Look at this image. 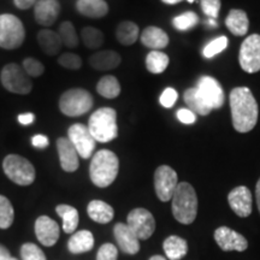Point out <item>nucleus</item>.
Wrapping results in <instances>:
<instances>
[{
    "instance_id": "nucleus-40",
    "label": "nucleus",
    "mask_w": 260,
    "mask_h": 260,
    "mask_svg": "<svg viewBox=\"0 0 260 260\" xmlns=\"http://www.w3.org/2000/svg\"><path fill=\"white\" fill-rule=\"evenodd\" d=\"M21 256L23 260H46L44 252L34 243H24L21 247Z\"/></svg>"
},
{
    "instance_id": "nucleus-49",
    "label": "nucleus",
    "mask_w": 260,
    "mask_h": 260,
    "mask_svg": "<svg viewBox=\"0 0 260 260\" xmlns=\"http://www.w3.org/2000/svg\"><path fill=\"white\" fill-rule=\"evenodd\" d=\"M255 199H256V205H258V210L260 213V178L256 182V186H255Z\"/></svg>"
},
{
    "instance_id": "nucleus-42",
    "label": "nucleus",
    "mask_w": 260,
    "mask_h": 260,
    "mask_svg": "<svg viewBox=\"0 0 260 260\" xmlns=\"http://www.w3.org/2000/svg\"><path fill=\"white\" fill-rule=\"evenodd\" d=\"M118 249L112 243H105L99 248L96 254V260H117Z\"/></svg>"
},
{
    "instance_id": "nucleus-12",
    "label": "nucleus",
    "mask_w": 260,
    "mask_h": 260,
    "mask_svg": "<svg viewBox=\"0 0 260 260\" xmlns=\"http://www.w3.org/2000/svg\"><path fill=\"white\" fill-rule=\"evenodd\" d=\"M126 224L135 235L138 236L139 240H147L153 235L155 230V220L153 214L149 212L148 210L139 209L132 210L126 218Z\"/></svg>"
},
{
    "instance_id": "nucleus-31",
    "label": "nucleus",
    "mask_w": 260,
    "mask_h": 260,
    "mask_svg": "<svg viewBox=\"0 0 260 260\" xmlns=\"http://www.w3.org/2000/svg\"><path fill=\"white\" fill-rule=\"evenodd\" d=\"M96 92L106 99H116L121 94V84L115 76L107 75L99 80L96 84Z\"/></svg>"
},
{
    "instance_id": "nucleus-14",
    "label": "nucleus",
    "mask_w": 260,
    "mask_h": 260,
    "mask_svg": "<svg viewBox=\"0 0 260 260\" xmlns=\"http://www.w3.org/2000/svg\"><path fill=\"white\" fill-rule=\"evenodd\" d=\"M214 240L223 251L243 252L248 247L246 237L228 226H220L214 232Z\"/></svg>"
},
{
    "instance_id": "nucleus-6",
    "label": "nucleus",
    "mask_w": 260,
    "mask_h": 260,
    "mask_svg": "<svg viewBox=\"0 0 260 260\" xmlns=\"http://www.w3.org/2000/svg\"><path fill=\"white\" fill-rule=\"evenodd\" d=\"M3 169L9 180L18 186H30L37 176L34 165L18 154L6 155L3 161Z\"/></svg>"
},
{
    "instance_id": "nucleus-39",
    "label": "nucleus",
    "mask_w": 260,
    "mask_h": 260,
    "mask_svg": "<svg viewBox=\"0 0 260 260\" xmlns=\"http://www.w3.org/2000/svg\"><path fill=\"white\" fill-rule=\"evenodd\" d=\"M58 63L60 67L68 70H79L82 67V59L79 54L71 53V52H65L58 58Z\"/></svg>"
},
{
    "instance_id": "nucleus-8",
    "label": "nucleus",
    "mask_w": 260,
    "mask_h": 260,
    "mask_svg": "<svg viewBox=\"0 0 260 260\" xmlns=\"http://www.w3.org/2000/svg\"><path fill=\"white\" fill-rule=\"evenodd\" d=\"M0 81L4 88L10 93L27 95L32 89L30 77L25 74L22 65L16 63H9L3 68L0 73Z\"/></svg>"
},
{
    "instance_id": "nucleus-17",
    "label": "nucleus",
    "mask_w": 260,
    "mask_h": 260,
    "mask_svg": "<svg viewBox=\"0 0 260 260\" xmlns=\"http://www.w3.org/2000/svg\"><path fill=\"white\" fill-rule=\"evenodd\" d=\"M113 235L118 243L119 249L126 254H136L140 251V240L128 224L117 223L113 228Z\"/></svg>"
},
{
    "instance_id": "nucleus-45",
    "label": "nucleus",
    "mask_w": 260,
    "mask_h": 260,
    "mask_svg": "<svg viewBox=\"0 0 260 260\" xmlns=\"http://www.w3.org/2000/svg\"><path fill=\"white\" fill-rule=\"evenodd\" d=\"M31 145L34 146L35 148L45 149L46 147H48V145H50V140H48V138H47L46 135L38 134V135L32 136Z\"/></svg>"
},
{
    "instance_id": "nucleus-52",
    "label": "nucleus",
    "mask_w": 260,
    "mask_h": 260,
    "mask_svg": "<svg viewBox=\"0 0 260 260\" xmlns=\"http://www.w3.org/2000/svg\"><path fill=\"white\" fill-rule=\"evenodd\" d=\"M209 24H212V25H217V23H216V21H214L213 18H210L209 19Z\"/></svg>"
},
{
    "instance_id": "nucleus-23",
    "label": "nucleus",
    "mask_w": 260,
    "mask_h": 260,
    "mask_svg": "<svg viewBox=\"0 0 260 260\" xmlns=\"http://www.w3.org/2000/svg\"><path fill=\"white\" fill-rule=\"evenodd\" d=\"M39 46L47 56H56L63 47L59 34L51 29H41L37 35Z\"/></svg>"
},
{
    "instance_id": "nucleus-47",
    "label": "nucleus",
    "mask_w": 260,
    "mask_h": 260,
    "mask_svg": "<svg viewBox=\"0 0 260 260\" xmlns=\"http://www.w3.org/2000/svg\"><path fill=\"white\" fill-rule=\"evenodd\" d=\"M16 8L19 10H28L38 3V0H14Z\"/></svg>"
},
{
    "instance_id": "nucleus-46",
    "label": "nucleus",
    "mask_w": 260,
    "mask_h": 260,
    "mask_svg": "<svg viewBox=\"0 0 260 260\" xmlns=\"http://www.w3.org/2000/svg\"><path fill=\"white\" fill-rule=\"evenodd\" d=\"M35 121V115L31 112H27V113H21L18 116V122L21 123L22 125H30L34 123Z\"/></svg>"
},
{
    "instance_id": "nucleus-11",
    "label": "nucleus",
    "mask_w": 260,
    "mask_h": 260,
    "mask_svg": "<svg viewBox=\"0 0 260 260\" xmlns=\"http://www.w3.org/2000/svg\"><path fill=\"white\" fill-rule=\"evenodd\" d=\"M178 184V177L176 171L169 165H160L154 172V189L158 199L167 203L172 199L176 187Z\"/></svg>"
},
{
    "instance_id": "nucleus-38",
    "label": "nucleus",
    "mask_w": 260,
    "mask_h": 260,
    "mask_svg": "<svg viewBox=\"0 0 260 260\" xmlns=\"http://www.w3.org/2000/svg\"><path fill=\"white\" fill-rule=\"evenodd\" d=\"M22 68L29 77H40L45 73V65L35 58L28 57L22 63Z\"/></svg>"
},
{
    "instance_id": "nucleus-43",
    "label": "nucleus",
    "mask_w": 260,
    "mask_h": 260,
    "mask_svg": "<svg viewBox=\"0 0 260 260\" xmlns=\"http://www.w3.org/2000/svg\"><path fill=\"white\" fill-rule=\"evenodd\" d=\"M177 98L178 93L176 90L171 88V87H168V88H165L164 92L161 93L159 102H160V105L162 107H165V109H171V107L176 104Z\"/></svg>"
},
{
    "instance_id": "nucleus-53",
    "label": "nucleus",
    "mask_w": 260,
    "mask_h": 260,
    "mask_svg": "<svg viewBox=\"0 0 260 260\" xmlns=\"http://www.w3.org/2000/svg\"><path fill=\"white\" fill-rule=\"evenodd\" d=\"M188 3H193V2H195V0H187Z\"/></svg>"
},
{
    "instance_id": "nucleus-51",
    "label": "nucleus",
    "mask_w": 260,
    "mask_h": 260,
    "mask_svg": "<svg viewBox=\"0 0 260 260\" xmlns=\"http://www.w3.org/2000/svg\"><path fill=\"white\" fill-rule=\"evenodd\" d=\"M149 260H167L164 258V256H161V255H153V256H151V258H149Z\"/></svg>"
},
{
    "instance_id": "nucleus-15",
    "label": "nucleus",
    "mask_w": 260,
    "mask_h": 260,
    "mask_svg": "<svg viewBox=\"0 0 260 260\" xmlns=\"http://www.w3.org/2000/svg\"><path fill=\"white\" fill-rule=\"evenodd\" d=\"M228 203L234 212L241 218H246L252 213V193L245 186L234 188L228 195Z\"/></svg>"
},
{
    "instance_id": "nucleus-2",
    "label": "nucleus",
    "mask_w": 260,
    "mask_h": 260,
    "mask_svg": "<svg viewBox=\"0 0 260 260\" xmlns=\"http://www.w3.org/2000/svg\"><path fill=\"white\" fill-rule=\"evenodd\" d=\"M119 170L118 157L110 149H100L93 155L89 176L94 186L106 188L115 182Z\"/></svg>"
},
{
    "instance_id": "nucleus-26",
    "label": "nucleus",
    "mask_w": 260,
    "mask_h": 260,
    "mask_svg": "<svg viewBox=\"0 0 260 260\" xmlns=\"http://www.w3.org/2000/svg\"><path fill=\"white\" fill-rule=\"evenodd\" d=\"M94 246V236L89 230H81L74 234L68 242V248L73 254L89 252Z\"/></svg>"
},
{
    "instance_id": "nucleus-54",
    "label": "nucleus",
    "mask_w": 260,
    "mask_h": 260,
    "mask_svg": "<svg viewBox=\"0 0 260 260\" xmlns=\"http://www.w3.org/2000/svg\"><path fill=\"white\" fill-rule=\"evenodd\" d=\"M9 260H18V259H16V258H12V256H11V258H10Z\"/></svg>"
},
{
    "instance_id": "nucleus-37",
    "label": "nucleus",
    "mask_w": 260,
    "mask_h": 260,
    "mask_svg": "<svg viewBox=\"0 0 260 260\" xmlns=\"http://www.w3.org/2000/svg\"><path fill=\"white\" fill-rule=\"evenodd\" d=\"M226 46H228V38L224 37V35L218 37L217 39H214V40L209 42V44L205 46L203 51L204 57L212 58L214 56H217V54L220 53V52L225 50Z\"/></svg>"
},
{
    "instance_id": "nucleus-32",
    "label": "nucleus",
    "mask_w": 260,
    "mask_h": 260,
    "mask_svg": "<svg viewBox=\"0 0 260 260\" xmlns=\"http://www.w3.org/2000/svg\"><path fill=\"white\" fill-rule=\"evenodd\" d=\"M170 63L168 54L161 51H151L146 57V68L151 74L159 75L167 70Z\"/></svg>"
},
{
    "instance_id": "nucleus-50",
    "label": "nucleus",
    "mask_w": 260,
    "mask_h": 260,
    "mask_svg": "<svg viewBox=\"0 0 260 260\" xmlns=\"http://www.w3.org/2000/svg\"><path fill=\"white\" fill-rule=\"evenodd\" d=\"M161 2L167 5H176L178 3L183 2V0H161Z\"/></svg>"
},
{
    "instance_id": "nucleus-41",
    "label": "nucleus",
    "mask_w": 260,
    "mask_h": 260,
    "mask_svg": "<svg viewBox=\"0 0 260 260\" xmlns=\"http://www.w3.org/2000/svg\"><path fill=\"white\" fill-rule=\"evenodd\" d=\"M201 4V10L207 17L210 18H217L219 15L220 6H222V3L220 0H200Z\"/></svg>"
},
{
    "instance_id": "nucleus-48",
    "label": "nucleus",
    "mask_w": 260,
    "mask_h": 260,
    "mask_svg": "<svg viewBox=\"0 0 260 260\" xmlns=\"http://www.w3.org/2000/svg\"><path fill=\"white\" fill-rule=\"evenodd\" d=\"M10 258H11V255H10L9 249H6V247L0 245V260H9Z\"/></svg>"
},
{
    "instance_id": "nucleus-30",
    "label": "nucleus",
    "mask_w": 260,
    "mask_h": 260,
    "mask_svg": "<svg viewBox=\"0 0 260 260\" xmlns=\"http://www.w3.org/2000/svg\"><path fill=\"white\" fill-rule=\"evenodd\" d=\"M56 212L63 219L64 232L67 234L74 233L79 225V211L70 205H58Z\"/></svg>"
},
{
    "instance_id": "nucleus-29",
    "label": "nucleus",
    "mask_w": 260,
    "mask_h": 260,
    "mask_svg": "<svg viewBox=\"0 0 260 260\" xmlns=\"http://www.w3.org/2000/svg\"><path fill=\"white\" fill-rule=\"evenodd\" d=\"M183 99L186 102L188 109L190 111H193L195 115L200 116H207L210 115V112L212 110L210 109V106L205 103L203 96L200 95L199 90L197 87L195 88H188L186 92L183 93Z\"/></svg>"
},
{
    "instance_id": "nucleus-7",
    "label": "nucleus",
    "mask_w": 260,
    "mask_h": 260,
    "mask_svg": "<svg viewBox=\"0 0 260 260\" xmlns=\"http://www.w3.org/2000/svg\"><path fill=\"white\" fill-rule=\"evenodd\" d=\"M25 29L17 16L0 15V47L4 50H16L23 45Z\"/></svg>"
},
{
    "instance_id": "nucleus-16",
    "label": "nucleus",
    "mask_w": 260,
    "mask_h": 260,
    "mask_svg": "<svg viewBox=\"0 0 260 260\" xmlns=\"http://www.w3.org/2000/svg\"><path fill=\"white\" fill-rule=\"evenodd\" d=\"M59 225L47 216H41L35 220V235L42 245L53 246L59 239Z\"/></svg>"
},
{
    "instance_id": "nucleus-19",
    "label": "nucleus",
    "mask_w": 260,
    "mask_h": 260,
    "mask_svg": "<svg viewBox=\"0 0 260 260\" xmlns=\"http://www.w3.org/2000/svg\"><path fill=\"white\" fill-rule=\"evenodd\" d=\"M57 151L59 155L60 167L64 171L74 172L80 167L79 153L68 138H59L57 140Z\"/></svg>"
},
{
    "instance_id": "nucleus-36",
    "label": "nucleus",
    "mask_w": 260,
    "mask_h": 260,
    "mask_svg": "<svg viewBox=\"0 0 260 260\" xmlns=\"http://www.w3.org/2000/svg\"><path fill=\"white\" fill-rule=\"evenodd\" d=\"M172 23H174L175 28L178 29V30H188V29L194 28L195 25L199 23V17H198L195 12L188 11L175 17L172 19Z\"/></svg>"
},
{
    "instance_id": "nucleus-24",
    "label": "nucleus",
    "mask_w": 260,
    "mask_h": 260,
    "mask_svg": "<svg viewBox=\"0 0 260 260\" xmlns=\"http://www.w3.org/2000/svg\"><path fill=\"white\" fill-rule=\"evenodd\" d=\"M76 10L84 17L103 18L109 12V5L105 0H77Z\"/></svg>"
},
{
    "instance_id": "nucleus-20",
    "label": "nucleus",
    "mask_w": 260,
    "mask_h": 260,
    "mask_svg": "<svg viewBox=\"0 0 260 260\" xmlns=\"http://www.w3.org/2000/svg\"><path fill=\"white\" fill-rule=\"evenodd\" d=\"M140 41L145 47L151 48L152 51H160L169 45V37L162 29L149 25L145 28L144 31L140 35Z\"/></svg>"
},
{
    "instance_id": "nucleus-33",
    "label": "nucleus",
    "mask_w": 260,
    "mask_h": 260,
    "mask_svg": "<svg viewBox=\"0 0 260 260\" xmlns=\"http://www.w3.org/2000/svg\"><path fill=\"white\" fill-rule=\"evenodd\" d=\"M81 39H82L84 46L89 50H96V48L102 47L105 40L103 31L99 29L93 27H86L81 31Z\"/></svg>"
},
{
    "instance_id": "nucleus-25",
    "label": "nucleus",
    "mask_w": 260,
    "mask_h": 260,
    "mask_svg": "<svg viewBox=\"0 0 260 260\" xmlns=\"http://www.w3.org/2000/svg\"><path fill=\"white\" fill-rule=\"evenodd\" d=\"M87 212L90 219L100 224L110 223L115 216V211L112 206L102 200H92L87 207Z\"/></svg>"
},
{
    "instance_id": "nucleus-27",
    "label": "nucleus",
    "mask_w": 260,
    "mask_h": 260,
    "mask_svg": "<svg viewBox=\"0 0 260 260\" xmlns=\"http://www.w3.org/2000/svg\"><path fill=\"white\" fill-rule=\"evenodd\" d=\"M140 37L139 25L132 21H123L116 29L117 41L124 46L134 45Z\"/></svg>"
},
{
    "instance_id": "nucleus-18",
    "label": "nucleus",
    "mask_w": 260,
    "mask_h": 260,
    "mask_svg": "<svg viewBox=\"0 0 260 260\" xmlns=\"http://www.w3.org/2000/svg\"><path fill=\"white\" fill-rule=\"evenodd\" d=\"M60 12V4L58 0H38L34 5L35 21L44 27H50L56 23Z\"/></svg>"
},
{
    "instance_id": "nucleus-22",
    "label": "nucleus",
    "mask_w": 260,
    "mask_h": 260,
    "mask_svg": "<svg viewBox=\"0 0 260 260\" xmlns=\"http://www.w3.org/2000/svg\"><path fill=\"white\" fill-rule=\"evenodd\" d=\"M225 25L235 37H243L247 34L249 28L248 16L243 10L233 9L230 10L225 18Z\"/></svg>"
},
{
    "instance_id": "nucleus-44",
    "label": "nucleus",
    "mask_w": 260,
    "mask_h": 260,
    "mask_svg": "<svg viewBox=\"0 0 260 260\" xmlns=\"http://www.w3.org/2000/svg\"><path fill=\"white\" fill-rule=\"evenodd\" d=\"M178 121L183 124H194L197 121V115L189 109H180L176 113Z\"/></svg>"
},
{
    "instance_id": "nucleus-4",
    "label": "nucleus",
    "mask_w": 260,
    "mask_h": 260,
    "mask_svg": "<svg viewBox=\"0 0 260 260\" xmlns=\"http://www.w3.org/2000/svg\"><path fill=\"white\" fill-rule=\"evenodd\" d=\"M88 130L95 141L106 144L118 136L117 112L112 107H102L92 113L88 121Z\"/></svg>"
},
{
    "instance_id": "nucleus-3",
    "label": "nucleus",
    "mask_w": 260,
    "mask_h": 260,
    "mask_svg": "<svg viewBox=\"0 0 260 260\" xmlns=\"http://www.w3.org/2000/svg\"><path fill=\"white\" fill-rule=\"evenodd\" d=\"M172 214L177 222L191 224L198 214L197 191L188 182H180L171 199Z\"/></svg>"
},
{
    "instance_id": "nucleus-5",
    "label": "nucleus",
    "mask_w": 260,
    "mask_h": 260,
    "mask_svg": "<svg viewBox=\"0 0 260 260\" xmlns=\"http://www.w3.org/2000/svg\"><path fill=\"white\" fill-rule=\"evenodd\" d=\"M58 105L63 115L68 117H80L86 115L93 109L94 99L88 90L73 88L61 94Z\"/></svg>"
},
{
    "instance_id": "nucleus-34",
    "label": "nucleus",
    "mask_w": 260,
    "mask_h": 260,
    "mask_svg": "<svg viewBox=\"0 0 260 260\" xmlns=\"http://www.w3.org/2000/svg\"><path fill=\"white\" fill-rule=\"evenodd\" d=\"M58 34H59L63 46H67L68 48H76L79 46V37H77L76 30H75L74 24L71 22H63L59 25Z\"/></svg>"
},
{
    "instance_id": "nucleus-35",
    "label": "nucleus",
    "mask_w": 260,
    "mask_h": 260,
    "mask_svg": "<svg viewBox=\"0 0 260 260\" xmlns=\"http://www.w3.org/2000/svg\"><path fill=\"white\" fill-rule=\"evenodd\" d=\"M15 211L11 201L4 195H0V229H8L12 225Z\"/></svg>"
},
{
    "instance_id": "nucleus-28",
    "label": "nucleus",
    "mask_w": 260,
    "mask_h": 260,
    "mask_svg": "<svg viewBox=\"0 0 260 260\" xmlns=\"http://www.w3.org/2000/svg\"><path fill=\"white\" fill-rule=\"evenodd\" d=\"M162 248H164L168 259L170 260H180L188 252V245L186 240L176 235L169 236L164 243H162Z\"/></svg>"
},
{
    "instance_id": "nucleus-9",
    "label": "nucleus",
    "mask_w": 260,
    "mask_h": 260,
    "mask_svg": "<svg viewBox=\"0 0 260 260\" xmlns=\"http://www.w3.org/2000/svg\"><path fill=\"white\" fill-rule=\"evenodd\" d=\"M240 67L247 74L260 71V35L252 34L241 44L239 52Z\"/></svg>"
},
{
    "instance_id": "nucleus-1",
    "label": "nucleus",
    "mask_w": 260,
    "mask_h": 260,
    "mask_svg": "<svg viewBox=\"0 0 260 260\" xmlns=\"http://www.w3.org/2000/svg\"><path fill=\"white\" fill-rule=\"evenodd\" d=\"M229 99L234 129L241 134L254 129L258 122L259 107L251 89L236 87L230 92Z\"/></svg>"
},
{
    "instance_id": "nucleus-13",
    "label": "nucleus",
    "mask_w": 260,
    "mask_h": 260,
    "mask_svg": "<svg viewBox=\"0 0 260 260\" xmlns=\"http://www.w3.org/2000/svg\"><path fill=\"white\" fill-rule=\"evenodd\" d=\"M197 88L211 110H218L223 106L224 100H225L224 90L218 81L214 79V77H200V80L198 81Z\"/></svg>"
},
{
    "instance_id": "nucleus-21",
    "label": "nucleus",
    "mask_w": 260,
    "mask_h": 260,
    "mask_svg": "<svg viewBox=\"0 0 260 260\" xmlns=\"http://www.w3.org/2000/svg\"><path fill=\"white\" fill-rule=\"evenodd\" d=\"M121 56L111 50L96 52L89 58L90 67L98 71H110L116 69L121 64Z\"/></svg>"
},
{
    "instance_id": "nucleus-10",
    "label": "nucleus",
    "mask_w": 260,
    "mask_h": 260,
    "mask_svg": "<svg viewBox=\"0 0 260 260\" xmlns=\"http://www.w3.org/2000/svg\"><path fill=\"white\" fill-rule=\"evenodd\" d=\"M68 139L76 148L81 158L89 159L93 157L96 147V141L90 134L88 126L82 123H75L68 129Z\"/></svg>"
}]
</instances>
